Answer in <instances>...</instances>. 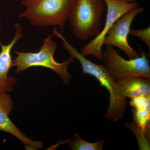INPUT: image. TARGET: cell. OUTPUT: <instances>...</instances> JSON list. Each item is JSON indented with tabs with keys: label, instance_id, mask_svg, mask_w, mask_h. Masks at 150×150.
Segmentation results:
<instances>
[{
	"label": "cell",
	"instance_id": "cell-1",
	"mask_svg": "<svg viewBox=\"0 0 150 150\" xmlns=\"http://www.w3.org/2000/svg\"><path fill=\"white\" fill-rule=\"evenodd\" d=\"M54 35L62 42L64 48L71 56L76 58L80 63L82 68V74H88L96 78L101 86L107 89L110 97L109 105L105 118L110 121L116 122L123 118L127 106L126 98L118 93L115 81L108 74L107 68L104 65H98L87 59L79 52L58 30L54 31Z\"/></svg>",
	"mask_w": 150,
	"mask_h": 150
},
{
	"label": "cell",
	"instance_id": "cell-2",
	"mask_svg": "<svg viewBox=\"0 0 150 150\" xmlns=\"http://www.w3.org/2000/svg\"><path fill=\"white\" fill-rule=\"evenodd\" d=\"M76 0H22L25 9L20 18L27 19L33 26H58L64 28Z\"/></svg>",
	"mask_w": 150,
	"mask_h": 150
},
{
	"label": "cell",
	"instance_id": "cell-3",
	"mask_svg": "<svg viewBox=\"0 0 150 150\" xmlns=\"http://www.w3.org/2000/svg\"><path fill=\"white\" fill-rule=\"evenodd\" d=\"M58 44L52 39V36L49 35L43 40V45L38 52H23L15 51L16 54L13 59V67H16L17 74L25 71L29 68L41 67L54 71L60 76L65 84H68L71 79V76L67 71L70 64L74 61L71 56L62 63L56 62L54 55Z\"/></svg>",
	"mask_w": 150,
	"mask_h": 150
},
{
	"label": "cell",
	"instance_id": "cell-4",
	"mask_svg": "<svg viewBox=\"0 0 150 150\" xmlns=\"http://www.w3.org/2000/svg\"><path fill=\"white\" fill-rule=\"evenodd\" d=\"M104 8L103 0H76L69 20L76 37L82 42L99 34Z\"/></svg>",
	"mask_w": 150,
	"mask_h": 150
},
{
	"label": "cell",
	"instance_id": "cell-5",
	"mask_svg": "<svg viewBox=\"0 0 150 150\" xmlns=\"http://www.w3.org/2000/svg\"><path fill=\"white\" fill-rule=\"evenodd\" d=\"M141 56L126 60L111 46L106 45L103 60L108 74L116 81L123 78L141 76L150 79V62L144 49L140 48Z\"/></svg>",
	"mask_w": 150,
	"mask_h": 150
},
{
	"label": "cell",
	"instance_id": "cell-6",
	"mask_svg": "<svg viewBox=\"0 0 150 150\" xmlns=\"http://www.w3.org/2000/svg\"><path fill=\"white\" fill-rule=\"evenodd\" d=\"M107 6L106 21L104 27L97 36L81 49L84 56H93L100 62L103 60L102 47L108 33L115 22L131 9L139 6L138 3L127 2L121 0H103Z\"/></svg>",
	"mask_w": 150,
	"mask_h": 150
},
{
	"label": "cell",
	"instance_id": "cell-7",
	"mask_svg": "<svg viewBox=\"0 0 150 150\" xmlns=\"http://www.w3.org/2000/svg\"><path fill=\"white\" fill-rule=\"evenodd\" d=\"M144 11L143 7L138 6L118 19L105 38L103 45L116 46L125 53L130 59L140 57L141 54L129 45L128 37L134 19Z\"/></svg>",
	"mask_w": 150,
	"mask_h": 150
},
{
	"label": "cell",
	"instance_id": "cell-8",
	"mask_svg": "<svg viewBox=\"0 0 150 150\" xmlns=\"http://www.w3.org/2000/svg\"><path fill=\"white\" fill-rule=\"evenodd\" d=\"M14 25L15 28V33L10 43L4 45L0 40V93L11 92L16 83L14 78L8 76L9 71L13 67L11 52L13 46L23 35L21 24L15 23Z\"/></svg>",
	"mask_w": 150,
	"mask_h": 150
},
{
	"label": "cell",
	"instance_id": "cell-9",
	"mask_svg": "<svg viewBox=\"0 0 150 150\" xmlns=\"http://www.w3.org/2000/svg\"><path fill=\"white\" fill-rule=\"evenodd\" d=\"M13 108V103L8 93H0V131L9 133L21 141L25 147L37 150L42 148V142L34 141L26 137L15 125L8 115Z\"/></svg>",
	"mask_w": 150,
	"mask_h": 150
},
{
	"label": "cell",
	"instance_id": "cell-10",
	"mask_svg": "<svg viewBox=\"0 0 150 150\" xmlns=\"http://www.w3.org/2000/svg\"><path fill=\"white\" fill-rule=\"evenodd\" d=\"M115 83L118 93L126 98L150 95V79L148 78L130 77L118 80Z\"/></svg>",
	"mask_w": 150,
	"mask_h": 150
},
{
	"label": "cell",
	"instance_id": "cell-11",
	"mask_svg": "<svg viewBox=\"0 0 150 150\" xmlns=\"http://www.w3.org/2000/svg\"><path fill=\"white\" fill-rule=\"evenodd\" d=\"M70 150H102L105 141L100 140L95 143L84 141L79 135L76 134L71 139L67 140Z\"/></svg>",
	"mask_w": 150,
	"mask_h": 150
},
{
	"label": "cell",
	"instance_id": "cell-12",
	"mask_svg": "<svg viewBox=\"0 0 150 150\" xmlns=\"http://www.w3.org/2000/svg\"><path fill=\"white\" fill-rule=\"evenodd\" d=\"M132 111L134 121L143 131L150 136V106L140 109L133 108Z\"/></svg>",
	"mask_w": 150,
	"mask_h": 150
},
{
	"label": "cell",
	"instance_id": "cell-13",
	"mask_svg": "<svg viewBox=\"0 0 150 150\" xmlns=\"http://www.w3.org/2000/svg\"><path fill=\"white\" fill-rule=\"evenodd\" d=\"M125 125L133 132L137 138L140 150H150V136L143 131L135 121L126 123Z\"/></svg>",
	"mask_w": 150,
	"mask_h": 150
},
{
	"label": "cell",
	"instance_id": "cell-14",
	"mask_svg": "<svg viewBox=\"0 0 150 150\" xmlns=\"http://www.w3.org/2000/svg\"><path fill=\"white\" fill-rule=\"evenodd\" d=\"M130 34L132 36L139 38L148 46L150 51V26L143 29L130 30Z\"/></svg>",
	"mask_w": 150,
	"mask_h": 150
},
{
	"label": "cell",
	"instance_id": "cell-15",
	"mask_svg": "<svg viewBox=\"0 0 150 150\" xmlns=\"http://www.w3.org/2000/svg\"><path fill=\"white\" fill-rule=\"evenodd\" d=\"M150 95L146 96H143L131 98L130 105L133 108L140 109L144 108L150 106Z\"/></svg>",
	"mask_w": 150,
	"mask_h": 150
},
{
	"label": "cell",
	"instance_id": "cell-16",
	"mask_svg": "<svg viewBox=\"0 0 150 150\" xmlns=\"http://www.w3.org/2000/svg\"><path fill=\"white\" fill-rule=\"evenodd\" d=\"M121 1H123L127 2H133L136 0H121Z\"/></svg>",
	"mask_w": 150,
	"mask_h": 150
}]
</instances>
